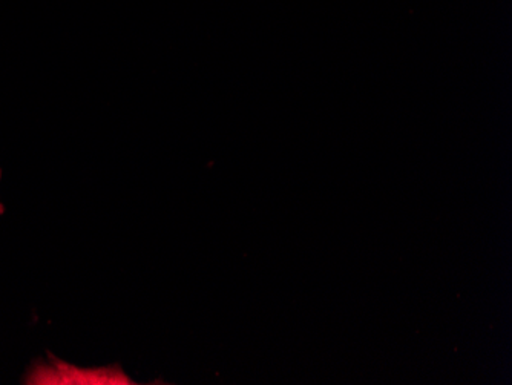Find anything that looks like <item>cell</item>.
Instances as JSON below:
<instances>
[{
  "mask_svg": "<svg viewBox=\"0 0 512 385\" xmlns=\"http://www.w3.org/2000/svg\"><path fill=\"white\" fill-rule=\"evenodd\" d=\"M23 384L51 385H132L135 384L119 366L80 369L51 355L50 359L36 361L23 379Z\"/></svg>",
  "mask_w": 512,
  "mask_h": 385,
  "instance_id": "cell-1",
  "label": "cell"
},
{
  "mask_svg": "<svg viewBox=\"0 0 512 385\" xmlns=\"http://www.w3.org/2000/svg\"><path fill=\"white\" fill-rule=\"evenodd\" d=\"M0 180H2V169H0ZM5 206L2 205V201H0V215L4 214Z\"/></svg>",
  "mask_w": 512,
  "mask_h": 385,
  "instance_id": "cell-2",
  "label": "cell"
}]
</instances>
